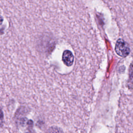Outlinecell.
I'll return each instance as SVG.
<instances>
[{"mask_svg": "<svg viewBox=\"0 0 133 133\" xmlns=\"http://www.w3.org/2000/svg\"><path fill=\"white\" fill-rule=\"evenodd\" d=\"M47 133H63V132L60 128L56 126H52L47 130Z\"/></svg>", "mask_w": 133, "mask_h": 133, "instance_id": "obj_2", "label": "cell"}, {"mask_svg": "<svg viewBox=\"0 0 133 133\" xmlns=\"http://www.w3.org/2000/svg\"><path fill=\"white\" fill-rule=\"evenodd\" d=\"M129 77L130 82L133 83V62L130 64L129 68Z\"/></svg>", "mask_w": 133, "mask_h": 133, "instance_id": "obj_3", "label": "cell"}, {"mask_svg": "<svg viewBox=\"0 0 133 133\" xmlns=\"http://www.w3.org/2000/svg\"><path fill=\"white\" fill-rule=\"evenodd\" d=\"M115 50L116 54L121 57H125L130 52V48L128 44L122 39H118L115 45Z\"/></svg>", "mask_w": 133, "mask_h": 133, "instance_id": "obj_1", "label": "cell"}]
</instances>
